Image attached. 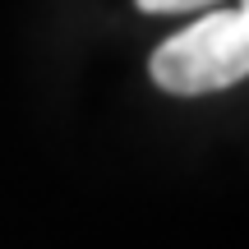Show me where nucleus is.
I'll return each instance as SVG.
<instances>
[{"label": "nucleus", "mask_w": 249, "mask_h": 249, "mask_svg": "<svg viewBox=\"0 0 249 249\" xmlns=\"http://www.w3.org/2000/svg\"><path fill=\"white\" fill-rule=\"evenodd\" d=\"M152 79L176 97H198L249 79V0L213 9L152 51Z\"/></svg>", "instance_id": "obj_1"}, {"label": "nucleus", "mask_w": 249, "mask_h": 249, "mask_svg": "<svg viewBox=\"0 0 249 249\" xmlns=\"http://www.w3.org/2000/svg\"><path fill=\"white\" fill-rule=\"evenodd\" d=\"M143 14H176V9H203V5H217V0H134Z\"/></svg>", "instance_id": "obj_2"}]
</instances>
